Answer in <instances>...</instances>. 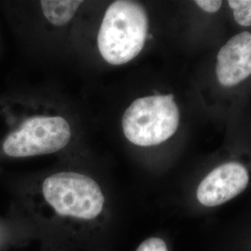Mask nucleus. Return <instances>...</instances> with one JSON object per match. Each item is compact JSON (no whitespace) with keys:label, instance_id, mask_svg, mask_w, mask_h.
<instances>
[{"label":"nucleus","instance_id":"1","mask_svg":"<svg viewBox=\"0 0 251 251\" xmlns=\"http://www.w3.org/2000/svg\"><path fill=\"white\" fill-rule=\"evenodd\" d=\"M148 30V15L141 3L115 1L106 9L100 27V53L112 65L127 63L143 50Z\"/></svg>","mask_w":251,"mask_h":251},{"label":"nucleus","instance_id":"2","mask_svg":"<svg viewBox=\"0 0 251 251\" xmlns=\"http://www.w3.org/2000/svg\"><path fill=\"white\" fill-rule=\"evenodd\" d=\"M42 194L57 215L81 222H91L103 211L105 198L99 184L89 176L58 172L46 178Z\"/></svg>","mask_w":251,"mask_h":251},{"label":"nucleus","instance_id":"3","mask_svg":"<svg viewBox=\"0 0 251 251\" xmlns=\"http://www.w3.org/2000/svg\"><path fill=\"white\" fill-rule=\"evenodd\" d=\"M179 111L172 94L135 100L122 117L126 138L138 146L158 145L175 134Z\"/></svg>","mask_w":251,"mask_h":251},{"label":"nucleus","instance_id":"4","mask_svg":"<svg viewBox=\"0 0 251 251\" xmlns=\"http://www.w3.org/2000/svg\"><path fill=\"white\" fill-rule=\"evenodd\" d=\"M71 137V127L63 117H31L6 138L3 151L11 157L50 154L63 149Z\"/></svg>","mask_w":251,"mask_h":251},{"label":"nucleus","instance_id":"5","mask_svg":"<svg viewBox=\"0 0 251 251\" xmlns=\"http://www.w3.org/2000/svg\"><path fill=\"white\" fill-rule=\"evenodd\" d=\"M250 176L246 168L229 162L207 174L198 188V201L206 206H220L240 195L247 188Z\"/></svg>","mask_w":251,"mask_h":251},{"label":"nucleus","instance_id":"6","mask_svg":"<svg viewBox=\"0 0 251 251\" xmlns=\"http://www.w3.org/2000/svg\"><path fill=\"white\" fill-rule=\"evenodd\" d=\"M216 75L225 87H233L251 75V33L233 36L217 55Z\"/></svg>","mask_w":251,"mask_h":251},{"label":"nucleus","instance_id":"7","mask_svg":"<svg viewBox=\"0 0 251 251\" xmlns=\"http://www.w3.org/2000/svg\"><path fill=\"white\" fill-rule=\"evenodd\" d=\"M83 1L78 0H43L40 2L42 12L46 19L55 26L67 25Z\"/></svg>","mask_w":251,"mask_h":251},{"label":"nucleus","instance_id":"8","mask_svg":"<svg viewBox=\"0 0 251 251\" xmlns=\"http://www.w3.org/2000/svg\"><path fill=\"white\" fill-rule=\"evenodd\" d=\"M235 22L241 26H251V0H230Z\"/></svg>","mask_w":251,"mask_h":251},{"label":"nucleus","instance_id":"9","mask_svg":"<svg viewBox=\"0 0 251 251\" xmlns=\"http://www.w3.org/2000/svg\"><path fill=\"white\" fill-rule=\"evenodd\" d=\"M136 251H169L165 241L158 237H150L142 243Z\"/></svg>","mask_w":251,"mask_h":251},{"label":"nucleus","instance_id":"10","mask_svg":"<svg viewBox=\"0 0 251 251\" xmlns=\"http://www.w3.org/2000/svg\"><path fill=\"white\" fill-rule=\"evenodd\" d=\"M196 3L199 8L210 13L217 12L223 5V1L221 0H198Z\"/></svg>","mask_w":251,"mask_h":251}]
</instances>
